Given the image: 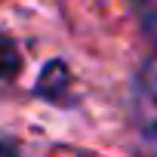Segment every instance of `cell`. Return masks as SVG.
Listing matches in <instances>:
<instances>
[{
	"instance_id": "6da1fadb",
	"label": "cell",
	"mask_w": 157,
	"mask_h": 157,
	"mask_svg": "<svg viewBox=\"0 0 157 157\" xmlns=\"http://www.w3.org/2000/svg\"><path fill=\"white\" fill-rule=\"evenodd\" d=\"M136 117L148 139H157V56H151L136 77Z\"/></svg>"
},
{
	"instance_id": "277c9868",
	"label": "cell",
	"mask_w": 157,
	"mask_h": 157,
	"mask_svg": "<svg viewBox=\"0 0 157 157\" xmlns=\"http://www.w3.org/2000/svg\"><path fill=\"white\" fill-rule=\"evenodd\" d=\"M22 71V52L13 37L0 34V80H13Z\"/></svg>"
},
{
	"instance_id": "3957f363",
	"label": "cell",
	"mask_w": 157,
	"mask_h": 157,
	"mask_svg": "<svg viewBox=\"0 0 157 157\" xmlns=\"http://www.w3.org/2000/svg\"><path fill=\"white\" fill-rule=\"evenodd\" d=\"M132 6L139 16V28L151 43V56H157V0H132Z\"/></svg>"
},
{
	"instance_id": "7a4b0ae2",
	"label": "cell",
	"mask_w": 157,
	"mask_h": 157,
	"mask_svg": "<svg viewBox=\"0 0 157 157\" xmlns=\"http://www.w3.org/2000/svg\"><path fill=\"white\" fill-rule=\"evenodd\" d=\"M68 86H71V71H68V65H65L62 59H52V62L40 71L34 93H37L40 99H46V102H65V99H68Z\"/></svg>"
},
{
	"instance_id": "5b68a950",
	"label": "cell",
	"mask_w": 157,
	"mask_h": 157,
	"mask_svg": "<svg viewBox=\"0 0 157 157\" xmlns=\"http://www.w3.org/2000/svg\"><path fill=\"white\" fill-rule=\"evenodd\" d=\"M0 157H22L19 154V145L13 139H0Z\"/></svg>"
}]
</instances>
